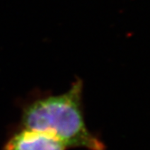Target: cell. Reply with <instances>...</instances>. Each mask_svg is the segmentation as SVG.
Wrapping results in <instances>:
<instances>
[{
  "label": "cell",
  "instance_id": "6da1fadb",
  "mask_svg": "<svg viewBox=\"0 0 150 150\" xmlns=\"http://www.w3.org/2000/svg\"><path fill=\"white\" fill-rule=\"evenodd\" d=\"M83 83L79 78L68 91L54 94L39 91L20 105L19 126L55 136L67 148L105 150L106 146L85 122Z\"/></svg>",
  "mask_w": 150,
  "mask_h": 150
},
{
  "label": "cell",
  "instance_id": "7a4b0ae2",
  "mask_svg": "<svg viewBox=\"0 0 150 150\" xmlns=\"http://www.w3.org/2000/svg\"><path fill=\"white\" fill-rule=\"evenodd\" d=\"M59 138L45 131L31 129L18 126L10 133L3 150H66Z\"/></svg>",
  "mask_w": 150,
  "mask_h": 150
}]
</instances>
